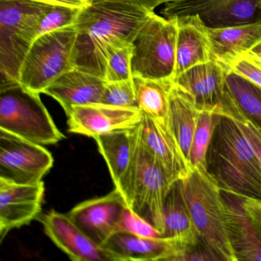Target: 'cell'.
Instances as JSON below:
<instances>
[{
    "label": "cell",
    "mask_w": 261,
    "mask_h": 261,
    "mask_svg": "<svg viewBox=\"0 0 261 261\" xmlns=\"http://www.w3.org/2000/svg\"><path fill=\"white\" fill-rule=\"evenodd\" d=\"M150 12L126 3L103 1L82 9L74 24V68L105 80L108 58L120 47L132 43Z\"/></svg>",
    "instance_id": "obj_1"
},
{
    "label": "cell",
    "mask_w": 261,
    "mask_h": 261,
    "mask_svg": "<svg viewBox=\"0 0 261 261\" xmlns=\"http://www.w3.org/2000/svg\"><path fill=\"white\" fill-rule=\"evenodd\" d=\"M207 155V171L222 192L261 201V165L239 126L220 112Z\"/></svg>",
    "instance_id": "obj_2"
},
{
    "label": "cell",
    "mask_w": 261,
    "mask_h": 261,
    "mask_svg": "<svg viewBox=\"0 0 261 261\" xmlns=\"http://www.w3.org/2000/svg\"><path fill=\"white\" fill-rule=\"evenodd\" d=\"M183 195L200 239L220 261H238L230 241L222 191L207 170L181 180Z\"/></svg>",
    "instance_id": "obj_3"
},
{
    "label": "cell",
    "mask_w": 261,
    "mask_h": 261,
    "mask_svg": "<svg viewBox=\"0 0 261 261\" xmlns=\"http://www.w3.org/2000/svg\"><path fill=\"white\" fill-rule=\"evenodd\" d=\"M51 7L31 0H0V89L19 83L21 67Z\"/></svg>",
    "instance_id": "obj_4"
},
{
    "label": "cell",
    "mask_w": 261,
    "mask_h": 261,
    "mask_svg": "<svg viewBox=\"0 0 261 261\" xmlns=\"http://www.w3.org/2000/svg\"><path fill=\"white\" fill-rule=\"evenodd\" d=\"M172 184L164 169L145 147L139 124L132 161L126 173L114 186L123 195L127 207L163 235L165 201Z\"/></svg>",
    "instance_id": "obj_5"
},
{
    "label": "cell",
    "mask_w": 261,
    "mask_h": 261,
    "mask_svg": "<svg viewBox=\"0 0 261 261\" xmlns=\"http://www.w3.org/2000/svg\"><path fill=\"white\" fill-rule=\"evenodd\" d=\"M0 129L42 146L56 144L65 137L40 94L20 83L0 89Z\"/></svg>",
    "instance_id": "obj_6"
},
{
    "label": "cell",
    "mask_w": 261,
    "mask_h": 261,
    "mask_svg": "<svg viewBox=\"0 0 261 261\" xmlns=\"http://www.w3.org/2000/svg\"><path fill=\"white\" fill-rule=\"evenodd\" d=\"M178 22L152 13L132 42V74L143 79L174 81Z\"/></svg>",
    "instance_id": "obj_7"
},
{
    "label": "cell",
    "mask_w": 261,
    "mask_h": 261,
    "mask_svg": "<svg viewBox=\"0 0 261 261\" xmlns=\"http://www.w3.org/2000/svg\"><path fill=\"white\" fill-rule=\"evenodd\" d=\"M76 36L74 25L37 38L21 67L19 83L41 94L56 79L74 68L73 50Z\"/></svg>",
    "instance_id": "obj_8"
},
{
    "label": "cell",
    "mask_w": 261,
    "mask_h": 261,
    "mask_svg": "<svg viewBox=\"0 0 261 261\" xmlns=\"http://www.w3.org/2000/svg\"><path fill=\"white\" fill-rule=\"evenodd\" d=\"M54 159L42 145L0 129V178L36 184L53 168Z\"/></svg>",
    "instance_id": "obj_9"
},
{
    "label": "cell",
    "mask_w": 261,
    "mask_h": 261,
    "mask_svg": "<svg viewBox=\"0 0 261 261\" xmlns=\"http://www.w3.org/2000/svg\"><path fill=\"white\" fill-rule=\"evenodd\" d=\"M126 206L123 195L115 188L105 196L77 204L67 215L96 244L103 247L117 231Z\"/></svg>",
    "instance_id": "obj_10"
},
{
    "label": "cell",
    "mask_w": 261,
    "mask_h": 261,
    "mask_svg": "<svg viewBox=\"0 0 261 261\" xmlns=\"http://www.w3.org/2000/svg\"><path fill=\"white\" fill-rule=\"evenodd\" d=\"M67 117L70 133L94 138L106 133L135 127L141 122L143 112L138 108L93 103L73 107Z\"/></svg>",
    "instance_id": "obj_11"
},
{
    "label": "cell",
    "mask_w": 261,
    "mask_h": 261,
    "mask_svg": "<svg viewBox=\"0 0 261 261\" xmlns=\"http://www.w3.org/2000/svg\"><path fill=\"white\" fill-rule=\"evenodd\" d=\"M142 141L164 169L172 183L185 179L192 172L168 120H157L143 114L140 123Z\"/></svg>",
    "instance_id": "obj_12"
},
{
    "label": "cell",
    "mask_w": 261,
    "mask_h": 261,
    "mask_svg": "<svg viewBox=\"0 0 261 261\" xmlns=\"http://www.w3.org/2000/svg\"><path fill=\"white\" fill-rule=\"evenodd\" d=\"M45 185L17 184L0 178V238L30 224L42 210Z\"/></svg>",
    "instance_id": "obj_13"
},
{
    "label": "cell",
    "mask_w": 261,
    "mask_h": 261,
    "mask_svg": "<svg viewBox=\"0 0 261 261\" xmlns=\"http://www.w3.org/2000/svg\"><path fill=\"white\" fill-rule=\"evenodd\" d=\"M45 233L74 261H121L111 250L96 244L67 214L51 211L42 218Z\"/></svg>",
    "instance_id": "obj_14"
},
{
    "label": "cell",
    "mask_w": 261,
    "mask_h": 261,
    "mask_svg": "<svg viewBox=\"0 0 261 261\" xmlns=\"http://www.w3.org/2000/svg\"><path fill=\"white\" fill-rule=\"evenodd\" d=\"M229 71L228 67L213 59L189 68L174 82L190 94L200 111H221L227 94Z\"/></svg>",
    "instance_id": "obj_15"
},
{
    "label": "cell",
    "mask_w": 261,
    "mask_h": 261,
    "mask_svg": "<svg viewBox=\"0 0 261 261\" xmlns=\"http://www.w3.org/2000/svg\"><path fill=\"white\" fill-rule=\"evenodd\" d=\"M105 84L101 77L74 68L56 79L43 94L57 100L68 116L73 107L100 103Z\"/></svg>",
    "instance_id": "obj_16"
},
{
    "label": "cell",
    "mask_w": 261,
    "mask_h": 261,
    "mask_svg": "<svg viewBox=\"0 0 261 261\" xmlns=\"http://www.w3.org/2000/svg\"><path fill=\"white\" fill-rule=\"evenodd\" d=\"M178 22L174 81L189 68L213 60L207 27L198 15L175 18Z\"/></svg>",
    "instance_id": "obj_17"
},
{
    "label": "cell",
    "mask_w": 261,
    "mask_h": 261,
    "mask_svg": "<svg viewBox=\"0 0 261 261\" xmlns=\"http://www.w3.org/2000/svg\"><path fill=\"white\" fill-rule=\"evenodd\" d=\"M207 33L214 60L230 68L235 60L261 42V19L253 23L227 28L207 27Z\"/></svg>",
    "instance_id": "obj_18"
},
{
    "label": "cell",
    "mask_w": 261,
    "mask_h": 261,
    "mask_svg": "<svg viewBox=\"0 0 261 261\" xmlns=\"http://www.w3.org/2000/svg\"><path fill=\"white\" fill-rule=\"evenodd\" d=\"M121 261H172L175 255V239L149 238L126 232H115L103 246Z\"/></svg>",
    "instance_id": "obj_19"
},
{
    "label": "cell",
    "mask_w": 261,
    "mask_h": 261,
    "mask_svg": "<svg viewBox=\"0 0 261 261\" xmlns=\"http://www.w3.org/2000/svg\"><path fill=\"white\" fill-rule=\"evenodd\" d=\"M224 198L230 241L238 261H261V235L241 198Z\"/></svg>",
    "instance_id": "obj_20"
},
{
    "label": "cell",
    "mask_w": 261,
    "mask_h": 261,
    "mask_svg": "<svg viewBox=\"0 0 261 261\" xmlns=\"http://www.w3.org/2000/svg\"><path fill=\"white\" fill-rule=\"evenodd\" d=\"M139 124L94 137L99 152L106 161L114 186L124 175L130 165L138 137Z\"/></svg>",
    "instance_id": "obj_21"
},
{
    "label": "cell",
    "mask_w": 261,
    "mask_h": 261,
    "mask_svg": "<svg viewBox=\"0 0 261 261\" xmlns=\"http://www.w3.org/2000/svg\"><path fill=\"white\" fill-rule=\"evenodd\" d=\"M199 114L200 110L190 94L174 82L169 95L168 123L189 163Z\"/></svg>",
    "instance_id": "obj_22"
},
{
    "label": "cell",
    "mask_w": 261,
    "mask_h": 261,
    "mask_svg": "<svg viewBox=\"0 0 261 261\" xmlns=\"http://www.w3.org/2000/svg\"><path fill=\"white\" fill-rule=\"evenodd\" d=\"M164 238H172L188 242L200 241L183 195L181 180L171 186L163 209Z\"/></svg>",
    "instance_id": "obj_23"
},
{
    "label": "cell",
    "mask_w": 261,
    "mask_h": 261,
    "mask_svg": "<svg viewBox=\"0 0 261 261\" xmlns=\"http://www.w3.org/2000/svg\"><path fill=\"white\" fill-rule=\"evenodd\" d=\"M135 87L137 107L152 118L167 120L169 108V95L174 85L171 79H143L133 77Z\"/></svg>",
    "instance_id": "obj_24"
},
{
    "label": "cell",
    "mask_w": 261,
    "mask_h": 261,
    "mask_svg": "<svg viewBox=\"0 0 261 261\" xmlns=\"http://www.w3.org/2000/svg\"><path fill=\"white\" fill-rule=\"evenodd\" d=\"M208 28L247 25L261 19V0H228L200 17Z\"/></svg>",
    "instance_id": "obj_25"
},
{
    "label": "cell",
    "mask_w": 261,
    "mask_h": 261,
    "mask_svg": "<svg viewBox=\"0 0 261 261\" xmlns=\"http://www.w3.org/2000/svg\"><path fill=\"white\" fill-rule=\"evenodd\" d=\"M220 116V111L216 110L200 111L189 155V163L192 169L207 170V152Z\"/></svg>",
    "instance_id": "obj_26"
},
{
    "label": "cell",
    "mask_w": 261,
    "mask_h": 261,
    "mask_svg": "<svg viewBox=\"0 0 261 261\" xmlns=\"http://www.w3.org/2000/svg\"><path fill=\"white\" fill-rule=\"evenodd\" d=\"M226 87L230 97L249 117L261 123V88L230 70Z\"/></svg>",
    "instance_id": "obj_27"
},
{
    "label": "cell",
    "mask_w": 261,
    "mask_h": 261,
    "mask_svg": "<svg viewBox=\"0 0 261 261\" xmlns=\"http://www.w3.org/2000/svg\"><path fill=\"white\" fill-rule=\"evenodd\" d=\"M221 113L233 119L251 144L261 165V123L249 117L232 99L227 90Z\"/></svg>",
    "instance_id": "obj_28"
},
{
    "label": "cell",
    "mask_w": 261,
    "mask_h": 261,
    "mask_svg": "<svg viewBox=\"0 0 261 261\" xmlns=\"http://www.w3.org/2000/svg\"><path fill=\"white\" fill-rule=\"evenodd\" d=\"M228 0H175L168 3L162 13L166 19L198 15L199 17L207 14Z\"/></svg>",
    "instance_id": "obj_29"
},
{
    "label": "cell",
    "mask_w": 261,
    "mask_h": 261,
    "mask_svg": "<svg viewBox=\"0 0 261 261\" xmlns=\"http://www.w3.org/2000/svg\"><path fill=\"white\" fill-rule=\"evenodd\" d=\"M132 56V43L114 50L108 58L105 74V82H120L133 79Z\"/></svg>",
    "instance_id": "obj_30"
},
{
    "label": "cell",
    "mask_w": 261,
    "mask_h": 261,
    "mask_svg": "<svg viewBox=\"0 0 261 261\" xmlns=\"http://www.w3.org/2000/svg\"><path fill=\"white\" fill-rule=\"evenodd\" d=\"M100 103L120 108H138L134 79L106 82Z\"/></svg>",
    "instance_id": "obj_31"
},
{
    "label": "cell",
    "mask_w": 261,
    "mask_h": 261,
    "mask_svg": "<svg viewBox=\"0 0 261 261\" xmlns=\"http://www.w3.org/2000/svg\"><path fill=\"white\" fill-rule=\"evenodd\" d=\"M82 9L68 6H53L39 25L38 38L42 35L75 24Z\"/></svg>",
    "instance_id": "obj_32"
},
{
    "label": "cell",
    "mask_w": 261,
    "mask_h": 261,
    "mask_svg": "<svg viewBox=\"0 0 261 261\" xmlns=\"http://www.w3.org/2000/svg\"><path fill=\"white\" fill-rule=\"evenodd\" d=\"M126 232L137 236L149 238H164L163 233L153 225L134 213L126 206L119 221L117 231Z\"/></svg>",
    "instance_id": "obj_33"
},
{
    "label": "cell",
    "mask_w": 261,
    "mask_h": 261,
    "mask_svg": "<svg viewBox=\"0 0 261 261\" xmlns=\"http://www.w3.org/2000/svg\"><path fill=\"white\" fill-rule=\"evenodd\" d=\"M230 70L261 88V62L249 53L235 60Z\"/></svg>",
    "instance_id": "obj_34"
},
{
    "label": "cell",
    "mask_w": 261,
    "mask_h": 261,
    "mask_svg": "<svg viewBox=\"0 0 261 261\" xmlns=\"http://www.w3.org/2000/svg\"><path fill=\"white\" fill-rule=\"evenodd\" d=\"M243 206L250 215L261 235V201L256 198L244 197L241 198Z\"/></svg>",
    "instance_id": "obj_35"
},
{
    "label": "cell",
    "mask_w": 261,
    "mask_h": 261,
    "mask_svg": "<svg viewBox=\"0 0 261 261\" xmlns=\"http://www.w3.org/2000/svg\"><path fill=\"white\" fill-rule=\"evenodd\" d=\"M91 4L103 2V1H115V2L126 3V4H133V5L139 6L143 7L150 12H154V10L158 6L163 4L173 2L175 0H89Z\"/></svg>",
    "instance_id": "obj_36"
},
{
    "label": "cell",
    "mask_w": 261,
    "mask_h": 261,
    "mask_svg": "<svg viewBox=\"0 0 261 261\" xmlns=\"http://www.w3.org/2000/svg\"><path fill=\"white\" fill-rule=\"evenodd\" d=\"M34 2L51 6H68L75 8L83 9L91 5L89 0H31Z\"/></svg>",
    "instance_id": "obj_37"
},
{
    "label": "cell",
    "mask_w": 261,
    "mask_h": 261,
    "mask_svg": "<svg viewBox=\"0 0 261 261\" xmlns=\"http://www.w3.org/2000/svg\"><path fill=\"white\" fill-rule=\"evenodd\" d=\"M249 54L253 56L255 59L261 62V42H259L256 46H255L251 51H249Z\"/></svg>",
    "instance_id": "obj_38"
}]
</instances>
